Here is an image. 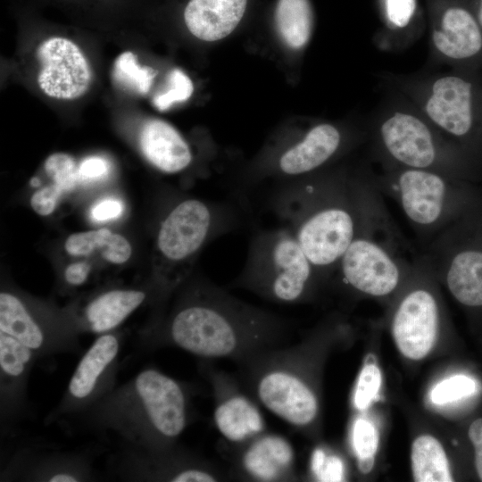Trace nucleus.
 <instances>
[{"label":"nucleus","instance_id":"f257e3e1","mask_svg":"<svg viewBox=\"0 0 482 482\" xmlns=\"http://www.w3.org/2000/svg\"><path fill=\"white\" fill-rule=\"evenodd\" d=\"M84 413L91 424L117 434L132 448L163 452L186 428L187 396L177 380L147 368Z\"/></svg>","mask_w":482,"mask_h":482},{"label":"nucleus","instance_id":"f03ea898","mask_svg":"<svg viewBox=\"0 0 482 482\" xmlns=\"http://www.w3.org/2000/svg\"><path fill=\"white\" fill-rule=\"evenodd\" d=\"M353 191L342 179H295L272 194L273 212L318 271L338 265L359 231Z\"/></svg>","mask_w":482,"mask_h":482},{"label":"nucleus","instance_id":"7ed1b4c3","mask_svg":"<svg viewBox=\"0 0 482 482\" xmlns=\"http://www.w3.org/2000/svg\"><path fill=\"white\" fill-rule=\"evenodd\" d=\"M273 323L265 313L204 287L185 296L170 315L165 334L170 342L188 353L220 358L233 354L246 335Z\"/></svg>","mask_w":482,"mask_h":482},{"label":"nucleus","instance_id":"20e7f679","mask_svg":"<svg viewBox=\"0 0 482 482\" xmlns=\"http://www.w3.org/2000/svg\"><path fill=\"white\" fill-rule=\"evenodd\" d=\"M233 211L187 198L174 205L158 229L152 258L155 287L170 293L189 278L204 245L233 226Z\"/></svg>","mask_w":482,"mask_h":482},{"label":"nucleus","instance_id":"39448f33","mask_svg":"<svg viewBox=\"0 0 482 482\" xmlns=\"http://www.w3.org/2000/svg\"><path fill=\"white\" fill-rule=\"evenodd\" d=\"M317 271L291 230L281 225L253 236L238 282L271 300L294 303L305 295Z\"/></svg>","mask_w":482,"mask_h":482},{"label":"nucleus","instance_id":"423d86ee","mask_svg":"<svg viewBox=\"0 0 482 482\" xmlns=\"http://www.w3.org/2000/svg\"><path fill=\"white\" fill-rule=\"evenodd\" d=\"M401 206L415 225L431 227L442 217L463 215L479 205L470 189L449 183L433 170L405 168L396 178Z\"/></svg>","mask_w":482,"mask_h":482},{"label":"nucleus","instance_id":"0eeeda50","mask_svg":"<svg viewBox=\"0 0 482 482\" xmlns=\"http://www.w3.org/2000/svg\"><path fill=\"white\" fill-rule=\"evenodd\" d=\"M0 331L31 349L37 357L74 351L82 330L77 320L42 316L11 291L0 293Z\"/></svg>","mask_w":482,"mask_h":482},{"label":"nucleus","instance_id":"6e6552de","mask_svg":"<svg viewBox=\"0 0 482 482\" xmlns=\"http://www.w3.org/2000/svg\"><path fill=\"white\" fill-rule=\"evenodd\" d=\"M120 349L118 333L99 335L79 362L58 413L85 412L115 387Z\"/></svg>","mask_w":482,"mask_h":482},{"label":"nucleus","instance_id":"1a4fd4ad","mask_svg":"<svg viewBox=\"0 0 482 482\" xmlns=\"http://www.w3.org/2000/svg\"><path fill=\"white\" fill-rule=\"evenodd\" d=\"M447 260L445 279L453 297L469 307H482V209L462 215Z\"/></svg>","mask_w":482,"mask_h":482},{"label":"nucleus","instance_id":"9d476101","mask_svg":"<svg viewBox=\"0 0 482 482\" xmlns=\"http://www.w3.org/2000/svg\"><path fill=\"white\" fill-rule=\"evenodd\" d=\"M40 63L37 83L49 97L74 100L84 96L92 81L90 65L80 48L71 40L52 37L37 49Z\"/></svg>","mask_w":482,"mask_h":482},{"label":"nucleus","instance_id":"9b49d317","mask_svg":"<svg viewBox=\"0 0 482 482\" xmlns=\"http://www.w3.org/2000/svg\"><path fill=\"white\" fill-rule=\"evenodd\" d=\"M345 281L360 292L386 295L400 280V268L378 243L357 233L339 264Z\"/></svg>","mask_w":482,"mask_h":482},{"label":"nucleus","instance_id":"f8f14e48","mask_svg":"<svg viewBox=\"0 0 482 482\" xmlns=\"http://www.w3.org/2000/svg\"><path fill=\"white\" fill-rule=\"evenodd\" d=\"M379 135L387 154L406 168L433 170L439 146L427 122L408 112H395L381 123Z\"/></svg>","mask_w":482,"mask_h":482},{"label":"nucleus","instance_id":"ddd939ff","mask_svg":"<svg viewBox=\"0 0 482 482\" xmlns=\"http://www.w3.org/2000/svg\"><path fill=\"white\" fill-rule=\"evenodd\" d=\"M438 328L435 297L425 289L409 293L393 320V336L399 351L411 360L424 358L433 348Z\"/></svg>","mask_w":482,"mask_h":482},{"label":"nucleus","instance_id":"4468645a","mask_svg":"<svg viewBox=\"0 0 482 482\" xmlns=\"http://www.w3.org/2000/svg\"><path fill=\"white\" fill-rule=\"evenodd\" d=\"M422 108L428 119L444 132L465 138L474 127L472 84L455 76L434 79L427 90Z\"/></svg>","mask_w":482,"mask_h":482},{"label":"nucleus","instance_id":"2eb2a0df","mask_svg":"<svg viewBox=\"0 0 482 482\" xmlns=\"http://www.w3.org/2000/svg\"><path fill=\"white\" fill-rule=\"evenodd\" d=\"M341 131L330 123L317 124L289 143L275 157L270 172L286 179H298L315 171L340 149Z\"/></svg>","mask_w":482,"mask_h":482},{"label":"nucleus","instance_id":"dca6fc26","mask_svg":"<svg viewBox=\"0 0 482 482\" xmlns=\"http://www.w3.org/2000/svg\"><path fill=\"white\" fill-rule=\"evenodd\" d=\"M258 397L272 413L291 425L311 423L318 412V402L310 387L287 370H272L260 379Z\"/></svg>","mask_w":482,"mask_h":482},{"label":"nucleus","instance_id":"f3484780","mask_svg":"<svg viewBox=\"0 0 482 482\" xmlns=\"http://www.w3.org/2000/svg\"><path fill=\"white\" fill-rule=\"evenodd\" d=\"M431 39L440 55L464 60L482 49V29L468 9L449 3L439 7L435 14Z\"/></svg>","mask_w":482,"mask_h":482},{"label":"nucleus","instance_id":"a211bd4d","mask_svg":"<svg viewBox=\"0 0 482 482\" xmlns=\"http://www.w3.org/2000/svg\"><path fill=\"white\" fill-rule=\"evenodd\" d=\"M37 354L13 337L0 331L1 417L16 415L23 405L26 387Z\"/></svg>","mask_w":482,"mask_h":482},{"label":"nucleus","instance_id":"6ab92c4d","mask_svg":"<svg viewBox=\"0 0 482 482\" xmlns=\"http://www.w3.org/2000/svg\"><path fill=\"white\" fill-rule=\"evenodd\" d=\"M138 142L145 158L164 173L180 172L192 162V152L186 139L162 120H148L140 129Z\"/></svg>","mask_w":482,"mask_h":482},{"label":"nucleus","instance_id":"aec40b11","mask_svg":"<svg viewBox=\"0 0 482 482\" xmlns=\"http://www.w3.org/2000/svg\"><path fill=\"white\" fill-rule=\"evenodd\" d=\"M247 0H189L184 21L196 38L214 42L231 34L241 21Z\"/></svg>","mask_w":482,"mask_h":482},{"label":"nucleus","instance_id":"412c9836","mask_svg":"<svg viewBox=\"0 0 482 482\" xmlns=\"http://www.w3.org/2000/svg\"><path fill=\"white\" fill-rule=\"evenodd\" d=\"M139 289L116 288L100 293L85 306L78 322L82 331L95 334L112 332L145 300Z\"/></svg>","mask_w":482,"mask_h":482},{"label":"nucleus","instance_id":"4be33fe9","mask_svg":"<svg viewBox=\"0 0 482 482\" xmlns=\"http://www.w3.org/2000/svg\"><path fill=\"white\" fill-rule=\"evenodd\" d=\"M294 452L288 441L269 435L253 443L243 457V465L253 478L262 481L276 480L290 469Z\"/></svg>","mask_w":482,"mask_h":482},{"label":"nucleus","instance_id":"5701e85b","mask_svg":"<svg viewBox=\"0 0 482 482\" xmlns=\"http://www.w3.org/2000/svg\"><path fill=\"white\" fill-rule=\"evenodd\" d=\"M214 422L220 433L235 443L260 434L264 428L259 410L242 395L229 397L217 405Z\"/></svg>","mask_w":482,"mask_h":482},{"label":"nucleus","instance_id":"b1692460","mask_svg":"<svg viewBox=\"0 0 482 482\" xmlns=\"http://www.w3.org/2000/svg\"><path fill=\"white\" fill-rule=\"evenodd\" d=\"M64 249L76 257L96 253L104 261L115 265L125 263L132 254L131 245L126 237L104 228L70 235L64 242Z\"/></svg>","mask_w":482,"mask_h":482},{"label":"nucleus","instance_id":"393cba45","mask_svg":"<svg viewBox=\"0 0 482 482\" xmlns=\"http://www.w3.org/2000/svg\"><path fill=\"white\" fill-rule=\"evenodd\" d=\"M275 21L278 35L287 46L293 50L303 48L312 30V11L309 0H278Z\"/></svg>","mask_w":482,"mask_h":482},{"label":"nucleus","instance_id":"a878e982","mask_svg":"<svg viewBox=\"0 0 482 482\" xmlns=\"http://www.w3.org/2000/svg\"><path fill=\"white\" fill-rule=\"evenodd\" d=\"M411 469L417 482H451L449 462L440 442L430 435L418 436L411 445Z\"/></svg>","mask_w":482,"mask_h":482},{"label":"nucleus","instance_id":"bb28decb","mask_svg":"<svg viewBox=\"0 0 482 482\" xmlns=\"http://www.w3.org/2000/svg\"><path fill=\"white\" fill-rule=\"evenodd\" d=\"M90 477L89 465L81 458L61 456L43 461L33 470L31 478L37 481L78 482Z\"/></svg>","mask_w":482,"mask_h":482},{"label":"nucleus","instance_id":"cd10ccee","mask_svg":"<svg viewBox=\"0 0 482 482\" xmlns=\"http://www.w3.org/2000/svg\"><path fill=\"white\" fill-rule=\"evenodd\" d=\"M113 78L120 85L138 94H146L155 76L149 67L137 63L136 55L129 51L120 54L113 66Z\"/></svg>","mask_w":482,"mask_h":482},{"label":"nucleus","instance_id":"c85d7f7f","mask_svg":"<svg viewBox=\"0 0 482 482\" xmlns=\"http://www.w3.org/2000/svg\"><path fill=\"white\" fill-rule=\"evenodd\" d=\"M46 173L64 194L71 192L79 179L78 167L74 159L64 153H54L47 157L44 164Z\"/></svg>","mask_w":482,"mask_h":482},{"label":"nucleus","instance_id":"c756f323","mask_svg":"<svg viewBox=\"0 0 482 482\" xmlns=\"http://www.w3.org/2000/svg\"><path fill=\"white\" fill-rule=\"evenodd\" d=\"M476 391L475 380L464 375H456L438 383L430 396L434 403L441 405L470 396Z\"/></svg>","mask_w":482,"mask_h":482},{"label":"nucleus","instance_id":"7c9ffc66","mask_svg":"<svg viewBox=\"0 0 482 482\" xmlns=\"http://www.w3.org/2000/svg\"><path fill=\"white\" fill-rule=\"evenodd\" d=\"M194 91V86L187 74L179 69H174L169 75V90L154 99V106L164 111L174 103L187 100Z\"/></svg>","mask_w":482,"mask_h":482},{"label":"nucleus","instance_id":"2f4dec72","mask_svg":"<svg viewBox=\"0 0 482 482\" xmlns=\"http://www.w3.org/2000/svg\"><path fill=\"white\" fill-rule=\"evenodd\" d=\"M381 385L379 369L371 362H366L357 382L354 403L359 410H365L376 398Z\"/></svg>","mask_w":482,"mask_h":482},{"label":"nucleus","instance_id":"473e14b6","mask_svg":"<svg viewBox=\"0 0 482 482\" xmlns=\"http://www.w3.org/2000/svg\"><path fill=\"white\" fill-rule=\"evenodd\" d=\"M378 445V435L369 420L359 419L353 428V446L357 458L375 456Z\"/></svg>","mask_w":482,"mask_h":482},{"label":"nucleus","instance_id":"72a5a7b5","mask_svg":"<svg viewBox=\"0 0 482 482\" xmlns=\"http://www.w3.org/2000/svg\"><path fill=\"white\" fill-rule=\"evenodd\" d=\"M312 470L321 481H341L344 469L341 460L335 456L326 457L324 452L317 449L312 458Z\"/></svg>","mask_w":482,"mask_h":482},{"label":"nucleus","instance_id":"f704fd0d","mask_svg":"<svg viewBox=\"0 0 482 482\" xmlns=\"http://www.w3.org/2000/svg\"><path fill=\"white\" fill-rule=\"evenodd\" d=\"M64 192L54 183L44 186L35 191L30 197V205L40 216H48L56 209Z\"/></svg>","mask_w":482,"mask_h":482},{"label":"nucleus","instance_id":"c9c22d12","mask_svg":"<svg viewBox=\"0 0 482 482\" xmlns=\"http://www.w3.org/2000/svg\"><path fill=\"white\" fill-rule=\"evenodd\" d=\"M385 15L393 28H403L413 17L416 0H384Z\"/></svg>","mask_w":482,"mask_h":482},{"label":"nucleus","instance_id":"e433bc0d","mask_svg":"<svg viewBox=\"0 0 482 482\" xmlns=\"http://www.w3.org/2000/svg\"><path fill=\"white\" fill-rule=\"evenodd\" d=\"M108 172L109 164L100 156L87 157L78 167L79 179L84 182L103 179Z\"/></svg>","mask_w":482,"mask_h":482},{"label":"nucleus","instance_id":"4c0bfd02","mask_svg":"<svg viewBox=\"0 0 482 482\" xmlns=\"http://www.w3.org/2000/svg\"><path fill=\"white\" fill-rule=\"evenodd\" d=\"M124 210L122 202L114 197L98 201L90 211V217L96 222H106L120 217Z\"/></svg>","mask_w":482,"mask_h":482},{"label":"nucleus","instance_id":"58836bf2","mask_svg":"<svg viewBox=\"0 0 482 482\" xmlns=\"http://www.w3.org/2000/svg\"><path fill=\"white\" fill-rule=\"evenodd\" d=\"M92 266L87 261L70 263L64 270V281L70 287H80L87 280Z\"/></svg>","mask_w":482,"mask_h":482},{"label":"nucleus","instance_id":"ea45409f","mask_svg":"<svg viewBox=\"0 0 482 482\" xmlns=\"http://www.w3.org/2000/svg\"><path fill=\"white\" fill-rule=\"evenodd\" d=\"M469 437L475 449V465L482 481V418L473 421L469 428Z\"/></svg>","mask_w":482,"mask_h":482},{"label":"nucleus","instance_id":"a19ab883","mask_svg":"<svg viewBox=\"0 0 482 482\" xmlns=\"http://www.w3.org/2000/svg\"><path fill=\"white\" fill-rule=\"evenodd\" d=\"M375 456L358 459V468L362 473L367 474L371 471L374 466Z\"/></svg>","mask_w":482,"mask_h":482},{"label":"nucleus","instance_id":"79ce46f5","mask_svg":"<svg viewBox=\"0 0 482 482\" xmlns=\"http://www.w3.org/2000/svg\"><path fill=\"white\" fill-rule=\"evenodd\" d=\"M477 19H478V21L481 29H482V0H479V2H478Z\"/></svg>","mask_w":482,"mask_h":482},{"label":"nucleus","instance_id":"37998d69","mask_svg":"<svg viewBox=\"0 0 482 482\" xmlns=\"http://www.w3.org/2000/svg\"><path fill=\"white\" fill-rule=\"evenodd\" d=\"M30 185H31V187H39V185H40V179H39L38 178H36V177L32 178L31 180H30Z\"/></svg>","mask_w":482,"mask_h":482}]
</instances>
